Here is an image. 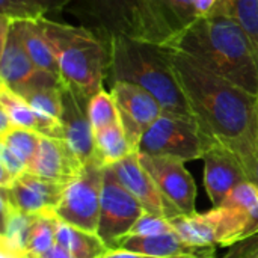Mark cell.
Segmentation results:
<instances>
[{
    "label": "cell",
    "mask_w": 258,
    "mask_h": 258,
    "mask_svg": "<svg viewBox=\"0 0 258 258\" xmlns=\"http://www.w3.org/2000/svg\"><path fill=\"white\" fill-rule=\"evenodd\" d=\"M194 118L209 138L233 151L249 180L258 160V95L165 47Z\"/></svg>",
    "instance_id": "obj_1"
},
{
    "label": "cell",
    "mask_w": 258,
    "mask_h": 258,
    "mask_svg": "<svg viewBox=\"0 0 258 258\" xmlns=\"http://www.w3.org/2000/svg\"><path fill=\"white\" fill-rule=\"evenodd\" d=\"M166 47L258 95V53L233 18L212 11L200 17Z\"/></svg>",
    "instance_id": "obj_2"
},
{
    "label": "cell",
    "mask_w": 258,
    "mask_h": 258,
    "mask_svg": "<svg viewBox=\"0 0 258 258\" xmlns=\"http://www.w3.org/2000/svg\"><path fill=\"white\" fill-rule=\"evenodd\" d=\"M107 79L110 83L130 82L139 85L160 103L163 112L194 116L165 47L122 35L107 38Z\"/></svg>",
    "instance_id": "obj_3"
},
{
    "label": "cell",
    "mask_w": 258,
    "mask_h": 258,
    "mask_svg": "<svg viewBox=\"0 0 258 258\" xmlns=\"http://www.w3.org/2000/svg\"><path fill=\"white\" fill-rule=\"evenodd\" d=\"M59 67L60 83L80 95L91 98L103 89L109 68V44L86 26H71L38 20Z\"/></svg>",
    "instance_id": "obj_4"
},
{
    "label": "cell",
    "mask_w": 258,
    "mask_h": 258,
    "mask_svg": "<svg viewBox=\"0 0 258 258\" xmlns=\"http://www.w3.org/2000/svg\"><path fill=\"white\" fill-rule=\"evenodd\" d=\"M159 0H76L73 12L101 38L122 35L160 45Z\"/></svg>",
    "instance_id": "obj_5"
},
{
    "label": "cell",
    "mask_w": 258,
    "mask_h": 258,
    "mask_svg": "<svg viewBox=\"0 0 258 258\" xmlns=\"http://www.w3.org/2000/svg\"><path fill=\"white\" fill-rule=\"evenodd\" d=\"M213 144L194 116L163 112L142 135L138 153L189 162L203 159Z\"/></svg>",
    "instance_id": "obj_6"
},
{
    "label": "cell",
    "mask_w": 258,
    "mask_h": 258,
    "mask_svg": "<svg viewBox=\"0 0 258 258\" xmlns=\"http://www.w3.org/2000/svg\"><path fill=\"white\" fill-rule=\"evenodd\" d=\"M104 169L97 160H92L85 165L76 180L65 186L54 210L59 221L89 233L98 231Z\"/></svg>",
    "instance_id": "obj_7"
},
{
    "label": "cell",
    "mask_w": 258,
    "mask_h": 258,
    "mask_svg": "<svg viewBox=\"0 0 258 258\" xmlns=\"http://www.w3.org/2000/svg\"><path fill=\"white\" fill-rule=\"evenodd\" d=\"M141 203L118 181L112 168L104 169L100 221L97 234L106 243L109 249H113L115 243L127 236L136 221L144 213Z\"/></svg>",
    "instance_id": "obj_8"
},
{
    "label": "cell",
    "mask_w": 258,
    "mask_h": 258,
    "mask_svg": "<svg viewBox=\"0 0 258 258\" xmlns=\"http://www.w3.org/2000/svg\"><path fill=\"white\" fill-rule=\"evenodd\" d=\"M0 83H5L20 95L36 86L60 83L56 77L36 68L15 33L11 20L3 15L0 17Z\"/></svg>",
    "instance_id": "obj_9"
},
{
    "label": "cell",
    "mask_w": 258,
    "mask_h": 258,
    "mask_svg": "<svg viewBox=\"0 0 258 258\" xmlns=\"http://www.w3.org/2000/svg\"><path fill=\"white\" fill-rule=\"evenodd\" d=\"M138 154L142 166L156 181L160 195L172 212V216L195 213L197 184L184 168V162L171 157Z\"/></svg>",
    "instance_id": "obj_10"
},
{
    "label": "cell",
    "mask_w": 258,
    "mask_h": 258,
    "mask_svg": "<svg viewBox=\"0 0 258 258\" xmlns=\"http://www.w3.org/2000/svg\"><path fill=\"white\" fill-rule=\"evenodd\" d=\"M110 94L115 100L128 142L138 153L142 135L163 113V109L148 91L130 82L112 83Z\"/></svg>",
    "instance_id": "obj_11"
},
{
    "label": "cell",
    "mask_w": 258,
    "mask_h": 258,
    "mask_svg": "<svg viewBox=\"0 0 258 258\" xmlns=\"http://www.w3.org/2000/svg\"><path fill=\"white\" fill-rule=\"evenodd\" d=\"M89 98L62 85V141L83 163L95 160L94 128L88 116Z\"/></svg>",
    "instance_id": "obj_12"
},
{
    "label": "cell",
    "mask_w": 258,
    "mask_h": 258,
    "mask_svg": "<svg viewBox=\"0 0 258 258\" xmlns=\"http://www.w3.org/2000/svg\"><path fill=\"white\" fill-rule=\"evenodd\" d=\"M203 162L204 186L213 207L221 206L239 184L251 181L239 157L219 142L207 150Z\"/></svg>",
    "instance_id": "obj_13"
},
{
    "label": "cell",
    "mask_w": 258,
    "mask_h": 258,
    "mask_svg": "<svg viewBox=\"0 0 258 258\" xmlns=\"http://www.w3.org/2000/svg\"><path fill=\"white\" fill-rule=\"evenodd\" d=\"M118 181L141 203L145 212L163 216L166 219L174 218L168 204L159 192V187L148 171L142 166L139 154L133 153L121 162L110 166Z\"/></svg>",
    "instance_id": "obj_14"
},
{
    "label": "cell",
    "mask_w": 258,
    "mask_h": 258,
    "mask_svg": "<svg viewBox=\"0 0 258 258\" xmlns=\"http://www.w3.org/2000/svg\"><path fill=\"white\" fill-rule=\"evenodd\" d=\"M83 168L85 165L71 153L62 139L42 136L39 150L27 172L67 186L80 175Z\"/></svg>",
    "instance_id": "obj_15"
},
{
    "label": "cell",
    "mask_w": 258,
    "mask_h": 258,
    "mask_svg": "<svg viewBox=\"0 0 258 258\" xmlns=\"http://www.w3.org/2000/svg\"><path fill=\"white\" fill-rule=\"evenodd\" d=\"M5 189L17 210L29 215H45L54 213L62 200L65 186L26 172L18 177L11 187Z\"/></svg>",
    "instance_id": "obj_16"
},
{
    "label": "cell",
    "mask_w": 258,
    "mask_h": 258,
    "mask_svg": "<svg viewBox=\"0 0 258 258\" xmlns=\"http://www.w3.org/2000/svg\"><path fill=\"white\" fill-rule=\"evenodd\" d=\"M113 249H124L154 258H215V246H195L177 233L163 236H124Z\"/></svg>",
    "instance_id": "obj_17"
},
{
    "label": "cell",
    "mask_w": 258,
    "mask_h": 258,
    "mask_svg": "<svg viewBox=\"0 0 258 258\" xmlns=\"http://www.w3.org/2000/svg\"><path fill=\"white\" fill-rule=\"evenodd\" d=\"M11 24H12L15 33L18 35L23 47L26 48L29 57L36 65V68H39L41 71L60 80L56 57H54L45 36L41 32L38 20L11 21Z\"/></svg>",
    "instance_id": "obj_18"
},
{
    "label": "cell",
    "mask_w": 258,
    "mask_h": 258,
    "mask_svg": "<svg viewBox=\"0 0 258 258\" xmlns=\"http://www.w3.org/2000/svg\"><path fill=\"white\" fill-rule=\"evenodd\" d=\"M56 243L65 248L73 258H101L109 248L97 233H89L62 221L57 224Z\"/></svg>",
    "instance_id": "obj_19"
},
{
    "label": "cell",
    "mask_w": 258,
    "mask_h": 258,
    "mask_svg": "<svg viewBox=\"0 0 258 258\" xmlns=\"http://www.w3.org/2000/svg\"><path fill=\"white\" fill-rule=\"evenodd\" d=\"M95 139V160L107 168L112 166L127 156L136 153L128 142V138L125 135V130L121 124V121L94 133Z\"/></svg>",
    "instance_id": "obj_20"
},
{
    "label": "cell",
    "mask_w": 258,
    "mask_h": 258,
    "mask_svg": "<svg viewBox=\"0 0 258 258\" xmlns=\"http://www.w3.org/2000/svg\"><path fill=\"white\" fill-rule=\"evenodd\" d=\"M212 11L233 18L245 30L258 53V0H218Z\"/></svg>",
    "instance_id": "obj_21"
},
{
    "label": "cell",
    "mask_w": 258,
    "mask_h": 258,
    "mask_svg": "<svg viewBox=\"0 0 258 258\" xmlns=\"http://www.w3.org/2000/svg\"><path fill=\"white\" fill-rule=\"evenodd\" d=\"M174 231L187 243L195 246H215L213 233L204 213L178 215L169 219Z\"/></svg>",
    "instance_id": "obj_22"
},
{
    "label": "cell",
    "mask_w": 258,
    "mask_h": 258,
    "mask_svg": "<svg viewBox=\"0 0 258 258\" xmlns=\"http://www.w3.org/2000/svg\"><path fill=\"white\" fill-rule=\"evenodd\" d=\"M0 109L6 112L14 127H21L38 133V118L27 100L8 88L5 83H0Z\"/></svg>",
    "instance_id": "obj_23"
},
{
    "label": "cell",
    "mask_w": 258,
    "mask_h": 258,
    "mask_svg": "<svg viewBox=\"0 0 258 258\" xmlns=\"http://www.w3.org/2000/svg\"><path fill=\"white\" fill-rule=\"evenodd\" d=\"M41 138L42 136L33 130L12 127L8 132L0 133V145L6 147L29 169L30 163L33 162V159L39 150Z\"/></svg>",
    "instance_id": "obj_24"
},
{
    "label": "cell",
    "mask_w": 258,
    "mask_h": 258,
    "mask_svg": "<svg viewBox=\"0 0 258 258\" xmlns=\"http://www.w3.org/2000/svg\"><path fill=\"white\" fill-rule=\"evenodd\" d=\"M222 204L239 207L248 218L251 237L258 236V186L255 183L245 181L239 184Z\"/></svg>",
    "instance_id": "obj_25"
},
{
    "label": "cell",
    "mask_w": 258,
    "mask_h": 258,
    "mask_svg": "<svg viewBox=\"0 0 258 258\" xmlns=\"http://www.w3.org/2000/svg\"><path fill=\"white\" fill-rule=\"evenodd\" d=\"M59 218L54 213L38 215L36 222L32 227L27 252L33 255H41L51 249L56 245V230H57Z\"/></svg>",
    "instance_id": "obj_26"
},
{
    "label": "cell",
    "mask_w": 258,
    "mask_h": 258,
    "mask_svg": "<svg viewBox=\"0 0 258 258\" xmlns=\"http://www.w3.org/2000/svg\"><path fill=\"white\" fill-rule=\"evenodd\" d=\"M88 116H89L91 125L94 128V133L121 121L112 94L104 89L98 91L95 95H92L89 98Z\"/></svg>",
    "instance_id": "obj_27"
},
{
    "label": "cell",
    "mask_w": 258,
    "mask_h": 258,
    "mask_svg": "<svg viewBox=\"0 0 258 258\" xmlns=\"http://www.w3.org/2000/svg\"><path fill=\"white\" fill-rule=\"evenodd\" d=\"M0 12L11 21L39 20L48 14L36 0H0Z\"/></svg>",
    "instance_id": "obj_28"
},
{
    "label": "cell",
    "mask_w": 258,
    "mask_h": 258,
    "mask_svg": "<svg viewBox=\"0 0 258 258\" xmlns=\"http://www.w3.org/2000/svg\"><path fill=\"white\" fill-rule=\"evenodd\" d=\"M169 233H175L169 219L144 212L128 234L130 236H163V234H169Z\"/></svg>",
    "instance_id": "obj_29"
},
{
    "label": "cell",
    "mask_w": 258,
    "mask_h": 258,
    "mask_svg": "<svg viewBox=\"0 0 258 258\" xmlns=\"http://www.w3.org/2000/svg\"><path fill=\"white\" fill-rule=\"evenodd\" d=\"M222 258H258V236L230 246V251Z\"/></svg>",
    "instance_id": "obj_30"
},
{
    "label": "cell",
    "mask_w": 258,
    "mask_h": 258,
    "mask_svg": "<svg viewBox=\"0 0 258 258\" xmlns=\"http://www.w3.org/2000/svg\"><path fill=\"white\" fill-rule=\"evenodd\" d=\"M47 12H59L63 8L73 5L76 0H36Z\"/></svg>",
    "instance_id": "obj_31"
},
{
    "label": "cell",
    "mask_w": 258,
    "mask_h": 258,
    "mask_svg": "<svg viewBox=\"0 0 258 258\" xmlns=\"http://www.w3.org/2000/svg\"><path fill=\"white\" fill-rule=\"evenodd\" d=\"M33 255V254H32ZM36 258H73L71 257V254L65 249V248H62L60 245H54L51 249H48L47 252H44V254H41V255H35Z\"/></svg>",
    "instance_id": "obj_32"
},
{
    "label": "cell",
    "mask_w": 258,
    "mask_h": 258,
    "mask_svg": "<svg viewBox=\"0 0 258 258\" xmlns=\"http://www.w3.org/2000/svg\"><path fill=\"white\" fill-rule=\"evenodd\" d=\"M101 258H154L148 257V255H142V254H136V252H130V251H124V249H109Z\"/></svg>",
    "instance_id": "obj_33"
},
{
    "label": "cell",
    "mask_w": 258,
    "mask_h": 258,
    "mask_svg": "<svg viewBox=\"0 0 258 258\" xmlns=\"http://www.w3.org/2000/svg\"><path fill=\"white\" fill-rule=\"evenodd\" d=\"M24 252H20L14 248H11L8 243L0 242V258H24Z\"/></svg>",
    "instance_id": "obj_34"
},
{
    "label": "cell",
    "mask_w": 258,
    "mask_h": 258,
    "mask_svg": "<svg viewBox=\"0 0 258 258\" xmlns=\"http://www.w3.org/2000/svg\"><path fill=\"white\" fill-rule=\"evenodd\" d=\"M195 3H197L198 12L203 17V15H207L215 8V5L218 3V0H195Z\"/></svg>",
    "instance_id": "obj_35"
},
{
    "label": "cell",
    "mask_w": 258,
    "mask_h": 258,
    "mask_svg": "<svg viewBox=\"0 0 258 258\" xmlns=\"http://www.w3.org/2000/svg\"><path fill=\"white\" fill-rule=\"evenodd\" d=\"M251 181H252V183H255V184L258 186V160H257V165H255V169H254V174H252Z\"/></svg>",
    "instance_id": "obj_36"
},
{
    "label": "cell",
    "mask_w": 258,
    "mask_h": 258,
    "mask_svg": "<svg viewBox=\"0 0 258 258\" xmlns=\"http://www.w3.org/2000/svg\"><path fill=\"white\" fill-rule=\"evenodd\" d=\"M24 258H36V257H35V255H32V254H26Z\"/></svg>",
    "instance_id": "obj_37"
}]
</instances>
